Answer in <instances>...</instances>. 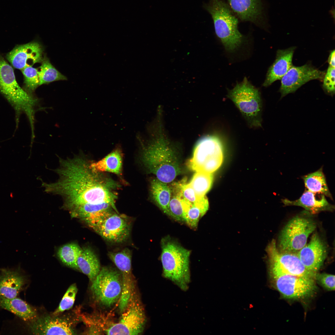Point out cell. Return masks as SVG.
<instances>
[{"instance_id":"30","label":"cell","mask_w":335,"mask_h":335,"mask_svg":"<svg viewBox=\"0 0 335 335\" xmlns=\"http://www.w3.org/2000/svg\"><path fill=\"white\" fill-rule=\"evenodd\" d=\"M82 248L77 244L71 243L60 247L57 252V256L61 261L66 266L78 270L77 259L81 253Z\"/></svg>"},{"instance_id":"25","label":"cell","mask_w":335,"mask_h":335,"mask_svg":"<svg viewBox=\"0 0 335 335\" xmlns=\"http://www.w3.org/2000/svg\"><path fill=\"white\" fill-rule=\"evenodd\" d=\"M79 270L86 275L92 281L98 275L101 269L100 261L92 249L86 247L82 248V251L77 260Z\"/></svg>"},{"instance_id":"15","label":"cell","mask_w":335,"mask_h":335,"mask_svg":"<svg viewBox=\"0 0 335 335\" xmlns=\"http://www.w3.org/2000/svg\"><path fill=\"white\" fill-rule=\"evenodd\" d=\"M108 256L121 274L122 291L120 303L127 305L134 291V281L132 272V253L126 248L119 252H109Z\"/></svg>"},{"instance_id":"8","label":"cell","mask_w":335,"mask_h":335,"mask_svg":"<svg viewBox=\"0 0 335 335\" xmlns=\"http://www.w3.org/2000/svg\"><path fill=\"white\" fill-rule=\"evenodd\" d=\"M223 159V149L220 140L215 136H206L197 143L189 166L196 172L212 173L220 168Z\"/></svg>"},{"instance_id":"7","label":"cell","mask_w":335,"mask_h":335,"mask_svg":"<svg viewBox=\"0 0 335 335\" xmlns=\"http://www.w3.org/2000/svg\"><path fill=\"white\" fill-rule=\"evenodd\" d=\"M92 282V297L100 306L108 308L119 301L122 291V275L119 271L103 267Z\"/></svg>"},{"instance_id":"34","label":"cell","mask_w":335,"mask_h":335,"mask_svg":"<svg viewBox=\"0 0 335 335\" xmlns=\"http://www.w3.org/2000/svg\"><path fill=\"white\" fill-rule=\"evenodd\" d=\"M77 291V288L75 284H72L69 288L62 297L58 308L53 313L54 316H56L72 308L74 305Z\"/></svg>"},{"instance_id":"18","label":"cell","mask_w":335,"mask_h":335,"mask_svg":"<svg viewBox=\"0 0 335 335\" xmlns=\"http://www.w3.org/2000/svg\"><path fill=\"white\" fill-rule=\"evenodd\" d=\"M29 328L36 335H72L75 334L72 323L65 319L49 316H42L31 321Z\"/></svg>"},{"instance_id":"21","label":"cell","mask_w":335,"mask_h":335,"mask_svg":"<svg viewBox=\"0 0 335 335\" xmlns=\"http://www.w3.org/2000/svg\"><path fill=\"white\" fill-rule=\"evenodd\" d=\"M20 270L0 269V296L7 298L17 297L25 284Z\"/></svg>"},{"instance_id":"6","label":"cell","mask_w":335,"mask_h":335,"mask_svg":"<svg viewBox=\"0 0 335 335\" xmlns=\"http://www.w3.org/2000/svg\"><path fill=\"white\" fill-rule=\"evenodd\" d=\"M227 97L231 100L251 128L261 127L262 101L259 90L244 77L228 90Z\"/></svg>"},{"instance_id":"12","label":"cell","mask_w":335,"mask_h":335,"mask_svg":"<svg viewBox=\"0 0 335 335\" xmlns=\"http://www.w3.org/2000/svg\"><path fill=\"white\" fill-rule=\"evenodd\" d=\"M275 287L284 297L303 298L312 294L316 289L315 279L288 274L273 276Z\"/></svg>"},{"instance_id":"11","label":"cell","mask_w":335,"mask_h":335,"mask_svg":"<svg viewBox=\"0 0 335 335\" xmlns=\"http://www.w3.org/2000/svg\"><path fill=\"white\" fill-rule=\"evenodd\" d=\"M266 251L273 277L288 274L306 277L315 279L317 273L307 269L302 263L297 253L279 251L275 240L273 239L269 244Z\"/></svg>"},{"instance_id":"33","label":"cell","mask_w":335,"mask_h":335,"mask_svg":"<svg viewBox=\"0 0 335 335\" xmlns=\"http://www.w3.org/2000/svg\"><path fill=\"white\" fill-rule=\"evenodd\" d=\"M21 71L24 77L25 90L32 94L40 86L38 69L30 66L25 67Z\"/></svg>"},{"instance_id":"17","label":"cell","mask_w":335,"mask_h":335,"mask_svg":"<svg viewBox=\"0 0 335 335\" xmlns=\"http://www.w3.org/2000/svg\"><path fill=\"white\" fill-rule=\"evenodd\" d=\"M43 51L39 43L33 42L17 46L7 54V58L14 68L22 70L41 62Z\"/></svg>"},{"instance_id":"39","label":"cell","mask_w":335,"mask_h":335,"mask_svg":"<svg viewBox=\"0 0 335 335\" xmlns=\"http://www.w3.org/2000/svg\"><path fill=\"white\" fill-rule=\"evenodd\" d=\"M335 50L332 51L329 54L328 59V62L329 65V66L335 68Z\"/></svg>"},{"instance_id":"37","label":"cell","mask_w":335,"mask_h":335,"mask_svg":"<svg viewBox=\"0 0 335 335\" xmlns=\"http://www.w3.org/2000/svg\"><path fill=\"white\" fill-rule=\"evenodd\" d=\"M315 280L326 289L333 291L335 289V275L327 273H317Z\"/></svg>"},{"instance_id":"26","label":"cell","mask_w":335,"mask_h":335,"mask_svg":"<svg viewBox=\"0 0 335 335\" xmlns=\"http://www.w3.org/2000/svg\"><path fill=\"white\" fill-rule=\"evenodd\" d=\"M306 189L315 193L322 194L331 199L325 175L321 167L318 170L302 177Z\"/></svg>"},{"instance_id":"16","label":"cell","mask_w":335,"mask_h":335,"mask_svg":"<svg viewBox=\"0 0 335 335\" xmlns=\"http://www.w3.org/2000/svg\"><path fill=\"white\" fill-rule=\"evenodd\" d=\"M326 246L316 233L314 234L308 244L297 252V255L304 266L315 273L320 269L327 256Z\"/></svg>"},{"instance_id":"5","label":"cell","mask_w":335,"mask_h":335,"mask_svg":"<svg viewBox=\"0 0 335 335\" xmlns=\"http://www.w3.org/2000/svg\"><path fill=\"white\" fill-rule=\"evenodd\" d=\"M143 157L150 171L162 182L170 183L181 173L176 154L163 139H159L145 148Z\"/></svg>"},{"instance_id":"31","label":"cell","mask_w":335,"mask_h":335,"mask_svg":"<svg viewBox=\"0 0 335 335\" xmlns=\"http://www.w3.org/2000/svg\"><path fill=\"white\" fill-rule=\"evenodd\" d=\"M41 63V65L38 69L40 86L55 81L67 79L66 77L51 64L47 57H43Z\"/></svg>"},{"instance_id":"4","label":"cell","mask_w":335,"mask_h":335,"mask_svg":"<svg viewBox=\"0 0 335 335\" xmlns=\"http://www.w3.org/2000/svg\"><path fill=\"white\" fill-rule=\"evenodd\" d=\"M205 8L211 16L215 33L226 51L232 53L238 51L246 38L239 31L238 19L228 6L221 0H210Z\"/></svg>"},{"instance_id":"9","label":"cell","mask_w":335,"mask_h":335,"mask_svg":"<svg viewBox=\"0 0 335 335\" xmlns=\"http://www.w3.org/2000/svg\"><path fill=\"white\" fill-rule=\"evenodd\" d=\"M316 225L310 218L297 216L291 220L282 230L279 238V251L297 253L306 244L307 239Z\"/></svg>"},{"instance_id":"36","label":"cell","mask_w":335,"mask_h":335,"mask_svg":"<svg viewBox=\"0 0 335 335\" xmlns=\"http://www.w3.org/2000/svg\"><path fill=\"white\" fill-rule=\"evenodd\" d=\"M323 79L324 90L333 96L335 94V68L329 66Z\"/></svg>"},{"instance_id":"23","label":"cell","mask_w":335,"mask_h":335,"mask_svg":"<svg viewBox=\"0 0 335 335\" xmlns=\"http://www.w3.org/2000/svg\"><path fill=\"white\" fill-rule=\"evenodd\" d=\"M230 7L242 20L256 23L260 17V0H227Z\"/></svg>"},{"instance_id":"35","label":"cell","mask_w":335,"mask_h":335,"mask_svg":"<svg viewBox=\"0 0 335 335\" xmlns=\"http://www.w3.org/2000/svg\"><path fill=\"white\" fill-rule=\"evenodd\" d=\"M169 216L175 220L185 221V216L181 200L176 194L171 197L169 207Z\"/></svg>"},{"instance_id":"22","label":"cell","mask_w":335,"mask_h":335,"mask_svg":"<svg viewBox=\"0 0 335 335\" xmlns=\"http://www.w3.org/2000/svg\"><path fill=\"white\" fill-rule=\"evenodd\" d=\"M295 47L278 50L275 60L269 68L263 86L267 87L275 81L281 80L292 65V59Z\"/></svg>"},{"instance_id":"14","label":"cell","mask_w":335,"mask_h":335,"mask_svg":"<svg viewBox=\"0 0 335 335\" xmlns=\"http://www.w3.org/2000/svg\"><path fill=\"white\" fill-rule=\"evenodd\" d=\"M325 73L309 64L297 67L292 66L281 79L279 92L281 97L295 92L310 80H322Z\"/></svg>"},{"instance_id":"2","label":"cell","mask_w":335,"mask_h":335,"mask_svg":"<svg viewBox=\"0 0 335 335\" xmlns=\"http://www.w3.org/2000/svg\"><path fill=\"white\" fill-rule=\"evenodd\" d=\"M0 92L15 109L17 123L22 112L26 114L30 122L34 121L35 112L41 107L39 100L20 87L12 68L0 55Z\"/></svg>"},{"instance_id":"38","label":"cell","mask_w":335,"mask_h":335,"mask_svg":"<svg viewBox=\"0 0 335 335\" xmlns=\"http://www.w3.org/2000/svg\"><path fill=\"white\" fill-rule=\"evenodd\" d=\"M179 186V192L181 196L187 201L191 203H194L200 198L197 196L189 183L181 184Z\"/></svg>"},{"instance_id":"10","label":"cell","mask_w":335,"mask_h":335,"mask_svg":"<svg viewBox=\"0 0 335 335\" xmlns=\"http://www.w3.org/2000/svg\"><path fill=\"white\" fill-rule=\"evenodd\" d=\"M119 321L105 329L108 335H138L143 332L146 321L144 308L139 296L135 292Z\"/></svg>"},{"instance_id":"28","label":"cell","mask_w":335,"mask_h":335,"mask_svg":"<svg viewBox=\"0 0 335 335\" xmlns=\"http://www.w3.org/2000/svg\"><path fill=\"white\" fill-rule=\"evenodd\" d=\"M151 189L154 201L163 212L168 215L171 197L170 190L167 183L157 179H154L151 181Z\"/></svg>"},{"instance_id":"1","label":"cell","mask_w":335,"mask_h":335,"mask_svg":"<svg viewBox=\"0 0 335 335\" xmlns=\"http://www.w3.org/2000/svg\"><path fill=\"white\" fill-rule=\"evenodd\" d=\"M59 162L55 171L58 179L52 183L43 182L42 186L47 193L61 196L66 208L70 211L84 205L104 203L115 207L117 197L110 183L99 177L82 155L60 159Z\"/></svg>"},{"instance_id":"29","label":"cell","mask_w":335,"mask_h":335,"mask_svg":"<svg viewBox=\"0 0 335 335\" xmlns=\"http://www.w3.org/2000/svg\"><path fill=\"white\" fill-rule=\"evenodd\" d=\"M208 206V200L205 195L199 198L194 203L188 201L185 222L191 228H196L199 219L205 213Z\"/></svg>"},{"instance_id":"13","label":"cell","mask_w":335,"mask_h":335,"mask_svg":"<svg viewBox=\"0 0 335 335\" xmlns=\"http://www.w3.org/2000/svg\"><path fill=\"white\" fill-rule=\"evenodd\" d=\"M131 221L126 216L114 212L93 230L102 238L113 243H122L130 236Z\"/></svg>"},{"instance_id":"20","label":"cell","mask_w":335,"mask_h":335,"mask_svg":"<svg viewBox=\"0 0 335 335\" xmlns=\"http://www.w3.org/2000/svg\"><path fill=\"white\" fill-rule=\"evenodd\" d=\"M282 201L285 206H300L313 214L322 211H333L335 208L334 205L327 201L324 195L315 193L306 189L298 199L291 201L283 199Z\"/></svg>"},{"instance_id":"27","label":"cell","mask_w":335,"mask_h":335,"mask_svg":"<svg viewBox=\"0 0 335 335\" xmlns=\"http://www.w3.org/2000/svg\"><path fill=\"white\" fill-rule=\"evenodd\" d=\"M121 151L117 149L101 160L90 164L91 168L96 172H108L116 174L120 173L122 167Z\"/></svg>"},{"instance_id":"24","label":"cell","mask_w":335,"mask_h":335,"mask_svg":"<svg viewBox=\"0 0 335 335\" xmlns=\"http://www.w3.org/2000/svg\"><path fill=\"white\" fill-rule=\"evenodd\" d=\"M0 308L13 313L23 320L31 321L36 318L35 309L25 302L17 297L7 298L0 296Z\"/></svg>"},{"instance_id":"3","label":"cell","mask_w":335,"mask_h":335,"mask_svg":"<svg viewBox=\"0 0 335 335\" xmlns=\"http://www.w3.org/2000/svg\"><path fill=\"white\" fill-rule=\"evenodd\" d=\"M161 259L163 276L186 291L190 281L189 259L190 251L168 236L161 241Z\"/></svg>"},{"instance_id":"32","label":"cell","mask_w":335,"mask_h":335,"mask_svg":"<svg viewBox=\"0 0 335 335\" xmlns=\"http://www.w3.org/2000/svg\"><path fill=\"white\" fill-rule=\"evenodd\" d=\"M213 181L212 173L196 172L189 184L198 197L205 195L212 186Z\"/></svg>"},{"instance_id":"19","label":"cell","mask_w":335,"mask_h":335,"mask_svg":"<svg viewBox=\"0 0 335 335\" xmlns=\"http://www.w3.org/2000/svg\"><path fill=\"white\" fill-rule=\"evenodd\" d=\"M116 208L109 203L86 204L69 212L72 217L80 218L93 230L102 221L115 212Z\"/></svg>"}]
</instances>
